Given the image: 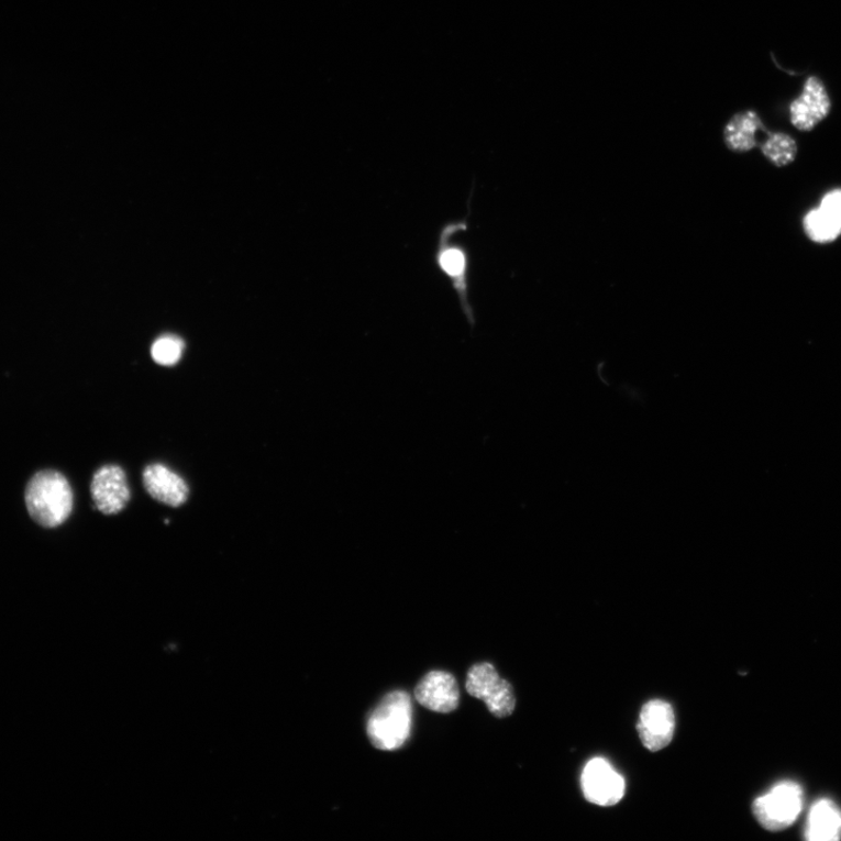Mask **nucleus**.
<instances>
[{"instance_id":"f257e3e1","label":"nucleus","mask_w":841,"mask_h":841,"mask_svg":"<svg viewBox=\"0 0 841 841\" xmlns=\"http://www.w3.org/2000/svg\"><path fill=\"white\" fill-rule=\"evenodd\" d=\"M469 229L466 219L451 221L441 229L435 252V264L439 270L451 280L456 292L461 309L472 327L476 324L475 312L469 296L471 258L458 235Z\"/></svg>"},{"instance_id":"f03ea898","label":"nucleus","mask_w":841,"mask_h":841,"mask_svg":"<svg viewBox=\"0 0 841 841\" xmlns=\"http://www.w3.org/2000/svg\"><path fill=\"white\" fill-rule=\"evenodd\" d=\"M25 500L32 519L46 529H53L62 525L70 516L74 495L63 474L45 471L30 480Z\"/></svg>"},{"instance_id":"7ed1b4c3","label":"nucleus","mask_w":841,"mask_h":841,"mask_svg":"<svg viewBox=\"0 0 841 841\" xmlns=\"http://www.w3.org/2000/svg\"><path fill=\"white\" fill-rule=\"evenodd\" d=\"M413 724V704L407 691H390L373 710L367 721L369 741L379 751L392 752L403 746Z\"/></svg>"},{"instance_id":"20e7f679","label":"nucleus","mask_w":841,"mask_h":841,"mask_svg":"<svg viewBox=\"0 0 841 841\" xmlns=\"http://www.w3.org/2000/svg\"><path fill=\"white\" fill-rule=\"evenodd\" d=\"M803 804L800 785L783 781L754 800L753 814L765 830L776 832L794 825L803 810Z\"/></svg>"},{"instance_id":"39448f33","label":"nucleus","mask_w":841,"mask_h":841,"mask_svg":"<svg viewBox=\"0 0 841 841\" xmlns=\"http://www.w3.org/2000/svg\"><path fill=\"white\" fill-rule=\"evenodd\" d=\"M465 687L472 697L483 700L490 713L508 718L516 709L514 690L508 680L501 679L490 663H479L467 672Z\"/></svg>"},{"instance_id":"423d86ee","label":"nucleus","mask_w":841,"mask_h":841,"mask_svg":"<svg viewBox=\"0 0 841 841\" xmlns=\"http://www.w3.org/2000/svg\"><path fill=\"white\" fill-rule=\"evenodd\" d=\"M582 787L586 799L598 807H612L626 794V781L602 757L590 760L583 772Z\"/></svg>"},{"instance_id":"0eeeda50","label":"nucleus","mask_w":841,"mask_h":841,"mask_svg":"<svg viewBox=\"0 0 841 841\" xmlns=\"http://www.w3.org/2000/svg\"><path fill=\"white\" fill-rule=\"evenodd\" d=\"M675 729V710L668 702L651 700L642 707L638 731L648 751L664 750L672 742Z\"/></svg>"},{"instance_id":"6e6552de","label":"nucleus","mask_w":841,"mask_h":841,"mask_svg":"<svg viewBox=\"0 0 841 841\" xmlns=\"http://www.w3.org/2000/svg\"><path fill=\"white\" fill-rule=\"evenodd\" d=\"M91 497L97 509L107 516L122 512L130 501L126 475L118 465H106L93 475Z\"/></svg>"},{"instance_id":"1a4fd4ad","label":"nucleus","mask_w":841,"mask_h":841,"mask_svg":"<svg viewBox=\"0 0 841 841\" xmlns=\"http://www.w3.org/2000/svg\"><path fill=\"white\" fill-rule=\"evenodd\" d=\"M831 111V100L825 84L811 77L804 84L800 96L790 104V119L800 131L815 129Z\"/></svg>"},{"instance_id":"9d476101","label":"nucleus","mask_w":841,"mask_h":841,"mask_svg":"<svg viewBox=\"0 0 841 841\" xmlns=\"http://www.w3.org/2000/svg\"><path fill=\"white\" fill-rule=\"evenodd\" d=\"M416 699L436 713H452L460 705V688L452 673L432 671L418 684Z\"/></svg>"},{"instance_id":"9b49d317","label":"nucleus","mask_w":841,"mask_h":841,"mask_svg":"<svg viewBox=\"0 0 841 841\" xmlns=\"http://www.w3.org/2000/svg\"><path fill=\"white\" fill-rule=\"evenodd\" d=\"M804 231L816 243H830L841 235V189L821 198L818 208L804 217Z\"/></svg>"},{"instance_id":"f8f14e48","label":"nucleus","mask_w":841,"mask_h":841,"mask_svg":"<svg viewBox=\"0 0 841 841\" xmlns=\"http://www.w3.org/2000/svg\"><path fill=\"white\" fill-rule=\"evenodd\" d=\"M143 483L147 494L167 507H181L189 497V486L186 482L163 464L146 466Z\"/></svg>"},{"instance_id":"ddd939ff","label":"nucleus","mask_w":841,"mask_h":841,"mask_svg":"<svg viewBox=\"0 0 841 841\" xmlns=\"http://www.w3.org/2000/svg\"><path fill=\"white\" fill-rule=\"evenodd\" d=\"M806 838L810 841H837L841 838V810L828 798L816 801L809 812Z\"/></svg>"},{"instance_id":"4468645a","label":"nucleus","mask_w":841,"mask_h":841,"mask_svg":"<svg viewBox=\"0 0 841 841\" xmlns=\"http://www.w3.org/2000/svg\"><path fill=\"white\" fill-rule=\"evenodd\" d=\"M761 129L763 124L755 111L739 112L724 128L726 144L735 153L751 152L757 145Z\"/></svg>"},{"instance_id":"2eb2a0df","label":"nucleus","mask_w":841,"mask_h":841,"mask_svg":"<svg viewBox=\"0 0 841 841\" xmlns=\"http://www.w3.org/2000/svg\"><path fill=\"white\" fill-rule=\"evenodd\" d=\"M762 153L776 166H787L797 156L796 141L784 133L771 134L762 144Z\"/></svg>"},{"instance_id":"dca6fc26","label":"nucleus","mask_w":841,"mask_h":841,"mask_svg":"<svg viewBox=\"0 0 841 841\" xmlns=\"http://www.w3.org/2000/svg\"><path fill=\"white\" fill-rule=\"evenodd\" d=\"M184 343L174 335H165L157 340L152 348L154 361L163 366L176 365L182 355Z\"/></svg>"}]
</instances>
